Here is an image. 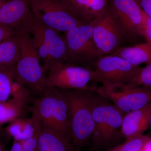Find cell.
<instances>
[{
    "mask_svg": "<svg viewBox=\"0 0 151 151\" xmlns=\"http://www.w3.org/2000/svg\"><path fill=\"white\" fill-rule=\"evenodd\" d=\"M94 132L89 151H103L113 147L122 137L124 114L108 99L92 90L91 96Z\"/></svg>",
    "mask_w": 151,
    "mask_h": 151,
    "instance_id": "obj_1",
    "label": "cell"
},
{
    "mask_svg": "<svg viewBox=\"0 0 151 151\" xmlns=\"http://www.w3.org/2000/svg\"><path fill=\"white\" fill-rule=\"evenodd\" d=\"M20 47V58L14 70V79L27 88L31 94L40 96L49 86L41 65L40 58L32 37L22 24L15 29Z\"/></svg>",
    "mask_w": 151,
    "mask_h": 151,
    "instance_id": "obj_2",
    "label": "cell"
},
{
    "mask_svg": "<svg viewBox=\"0 0 151 151\" xmlns=\"http://www.w3.org/2000/svg\"><path fill=\"white\" fill-rule=\"evenodd\" d=\"M68 105L71 141L76 151L89 145L94 132L90 89H65Z\"/></svg>",
    "mask_w": 151,
    "mask_h": 151,
    "instance_id": "obj_3",
    "label": "cell"
},
{
    "mask_svg": "<svg viewBox=\"0 0 151 151\" xmlns=\"http://www.w3.org/2000/svg\"><path fill=\"white\" fill-rule=\"evenodd\" d=\"M34 102L32 111L39 118L42 127L71 141L68 100L65 89L50 86Z\"/></svg>",
    "mask_w": 151,
    "mask_h": 151,
    "instance_id": "obj_4",
    "label": "cell"
},
{
    "mask_svg": "<svg viewBox=\"0 0 151 151\" xmlns=\"http://www.w3.org/2000/svg\"><path fill=\"white\" fill-rule=\"evenodd\" d=\"M22 24L32 37L46 71L52 64L66 62V43L64 36L61 32L43 24L32 11Z\"/></svg>",
    "mask_w": 151,
    "mask_h": 151,
    "instance_id": "obj_5",
    "label": "cell"
},
{
    "mask_svg": "<svg viewBox=\"0 0 151 151\" xmlns=\"http://www.w3.org/2000/svg\"><path fill=\"white\" fill-rule=\"evenodd\" d=\"M67 49V63L94 70L103 56L93 38V22H82L70 29L64 35Z\"/></svg>",
    "mask_w": 151,
    "mask_h": 151,
    "instance_id": "obj_6",
    "label": "cell"
},
{
    "mask_svg": "<svg viewBox=\"0 0 151 151\" xmlns=\"http://www.w3.org/2000/svg\"><path fill=\"white\" fill-rule=\"evenodd\" d=\"M142 68L132 65L126 60L114 55L102 56L92 70V83L103 86H123L132 81Z\"/></svg>",
    "mask_w": 151,
    "mask_h": 151,
    "instance_id": "obj_7",
    "label": "cell"
},
{
    "mask_svg": "<svg viewBox=\"0 0 151 151\" xmlns=\"http://www.w3.org/2000/svg\"><path fill=\"white\" fill-rule=\"evenodd\" d=\"M31 11L40 22L65 33L84 22L71 12L65 0H29Z\"/></svg>",
    "mask_w": 151,
    "mask_h": 151,
    "instance_id": "obj_8",
    "label": "cell"
},
{
    "mask_svg": "<svg viewBox=\"0 0 151 151\" xmlns=\"http://www.w3.org/2000/svg\"><path fill=\"white\" fill-rule=\"evenodd\" d=\"M93 22V39L103 56L111 55L126 40L122 25L109 8Z\"/></svg>",
    "mask_w": 151,
    "mask_h": 151,
    "instance_id": "obj_9",
    "label": "cell"
},
{
    "mask_svg": "<svg viewBox=\"0 0 151 151\" xmlns=\"http://www.w3.org/2000/svg\"><path fill=\"white\" fill-rule=\"evenodd\" d=\"M47 84L60 89L77 90L94 89L92 82V70L67 63H55L48 68Z\"/></svg>",
    "mask_w": 151,
    "mask_h": 151,
    "instance_id": "obj_10",
    "label": "cell"
},
{
    "mask_svg": "<svg viewBox=\"0 0 151 151\" xmlns=\"http://www.w3.org/2000/svg\"><path fill=\"white\" fill-rule=\"evenodd\" d=\"M96 90L113 103L124 115L151 103V86L125 88L123 86L102 85L97 87Z\"/></svg>",
    "mask_w": 151,
    "mask_h": 151,
    "instance_id": "obj_11",
    "label": "cell"
},
{
    "mask_svg": "<svg viewBox=\"0 0 151 151\" xmlns=\"http://www.w3.org/2000/svg\"><path fill=\"white\" fill-rule=\"evenodd\" d=\"M108 7L122 25L125 41H135L142 37L143 12L136 0H110Z\"/></svg>",
    "mask_w": 151,
    "mask_h": 151,
    "instance_id": "obj_12",
    "label": "cell"
},
{
    "mask_svg": "<svg viewBox=\"0 0 151 151\" xmlns=\"http://www.w3.org/2000/svg\"><path fill=\"white\" fill-rule=\"evenodd\" d=\"M151 114V103L124 115L122 120V132L126 140L142 135L149 127Z\"/></svg>",
    "mask_w": 151,
    "mask_h": 151,
    "instance_id": "obj_13",
    "label": "cell"
},
{
    "mask_svg": "<svg viewBox=\"0 0 151 151\" xmlns=\"http://www.w3.org/2000/svg\"><path fill=\"white\" fill-rule=\"evenodd\" d=\"M31 12L29 0H8L0 7V26L15 29Z\"/></svg>",
    "mask_w": 151,
    "mask_h": 151,
    "instance_id": "obj_14",
    "label": "cell"
},
{
    "mask_svg": "<svg viewBox=\"0 0 151 151\" xmlns=\"http://www.w3.org/2000/svg\"><path fill=\"white\" fill-rule=\"evenodd\" d=\"M12 100L0 102V124L13 122L19 116L31 93L25 86L18 83L12 87Z\"/></svg>",
    "mask_w": 151,
    "mask_h": 151,
    "instance_id": "obj_15",
    "label": "cell"
},
{
    "mask_svg": "<svg viewBox=\"0 0 151 151\" xmlns=\"http://www.w3.org/2000/svg\"><path fill=\"white\" fill-rule=\"evenodd\" d=\"M73 15L84 22L92 21L108 9L110 0H65Z\"/></svg>",
    "mask_w": 151,
    "mask_h": 151,
    "instance_id": "obj_16",
    "label": "cell"
},
{
    "mask_svg": "<svg viewBox=\"0 0 151 151\" xmlns=\"http://www.w3.org/2000/svg\"><path fill=\"white\" fill-rule=\"evenodd\" d=\"M38 151H76L69 139L42 127L38 139Z\"/></svg>",
    "mask_w": 151,
    "mask_h": 151,
    "instance_id": "obj_17",
    "label": "cell"
},
{
    "mask_svg": "<svg viewBox=\"0 0 151 151\" xmlns=\"http://www.w3.org/2000/svg\"><path fill=\"white\" fill-rule=\"evenodd\" d=\"M112 55L122 58L133 65L139 66L142 63L147 65L151 62V45L145 42L133 46L121 47Z\"/></svg>",
    "mask_w": 151,
    "mask_h": 151,
    "instance_id": "obj_18",
    "label": "cell"
},
{
    "mask_svg": "<svg viewBox=\"0 0 151 151\" xmlns=\"http://www.w3.org/2000/svg\"><path fill=\"white\" fill-rule=\"evenodd\" d=\"M20 47L16 35L0 43V69L15 67L20 58Z\"/></svg>",
    "mask_w": 151,
    "mask_h": 151,
    "instance_id": "obj_19",
    "label": "cell"
},
{
    "mask_svg": "<svg viewBox=\"0 0 151 151\" xmlns=\"http://www.w3.org/2000/svg\"><path fill=\"white\" fill-rule=\"evenodd\" d=\"M41 125L39 120L32 115L30 119L26 121L15 119L8 127L7 131L15 141L20 142L32 137L37 127Z\"/></svg>",
    "mask_w": 151,
    "mask_h": 151,
    "instance_id": "obj_20",
    "label": "cell"
},
{
    "mask_svg": "<svg viewBox=\"0 0 151 151\" xmlns=\"http://www.w3.org/2000/svg\"><path fill=\"white\" fill-rule=\"evenodd\" d=\"M14 68L0 69V102L7 101L12 94Z\"/></svg>",
    "mask_w": 151,
    "mask_h": 151,
    "instance_id": "obj_21",
    "label": "cell"
},
{
    "mask_svg": "<svg viewBox=\"0 0 151 151\" xmlns=\"http://www.w3.org/2000/svg\"><path fill=\"white\" fill-rule=\"evenodd\" d=\"M151 137L141 135L103 151H142Z\"/></svg>",
    "mask_w": 151,
    "mask_h": 151,
    "instance_id": "obj_22",
    "label": "cell"
},
{
    "mask_svg": "<svg viewBox=\"0 0 151 151\" xmlns=\"http://www.w3.org/2000/svg\"><path fill=\"white\" fill-rule=\"evenodd\" d=\"M141 86H151V62L145 67L142 68L135 78L123 87L131 88Z\"/></svg>",
    "mask_w": 151,
    "mask_h": 151,
    "instance_id": "obj_23",
    "label": "cell"
},
{
    "mask_svg": "<svg viewBox=\"0 0 151 151\" xmlns=\"http://www.w3.org/2000/svg\"><path fill=\"white\" fill-rule=\"evenodd\" d=\"M42 126L38 127L34 134L31 137L20 141L23 151H38V139Z\"/></svg>",
    "mask_w": 151,
    "mask_h": 151,
    "instance_id": "obj_24",
    "label": "cell"
},
{
    "mask_svg": "<svg viewBox=\"0 0 151 151\" xmlns=\"http://www.w3.org/2000/svg\"><path fill=\"white\" fill-rule=\"evenodd\" d=\"M141 35L142 37L145 39L146 42L151 45V18L145 14L144 12Z\"/></svg>",
    "mask_w": 151,
    "mask_h": 151,
    "instance_id": "obj_25",
    "label": "cell"
},
{
    "mask_svg": "<svg viewBox=\"0 0 151 151\" xmlns=\"http://www.w3.org/2000/svg\"><path fill=\"white\" fill-rule=\"evenodd\" d=\"M15 35V30L13 29L0 26V43Z\"/></svg>",
    "mask_w": 151,
    "mask_h": 151,
    "instance_id": "obj_26",
    "label": "cell"
},
{
    "mask_svg": "<svg viewBox=\"0 0 151 151\" xmlns=\"http://www.w3.org/2000/svg\"><path fill=\"white\" fill-rule=\"evenodd\" d=\"M142 10L151 18V0H136Z\"/></svg>",
    "mask_w": 151,
    "mask_h": 151,
    "instance_id": "obj_27",
    "label": "cell"
},
{
    "mask_svg": "<svg viewBox=\"0 0 151 151\" xmlns=\"http://www.w3.org/2000/svg\"><path fill=\"white\" fill-rule=\"evenodd\" d=\"M10 151H23L20 142L15 141Z\"/></svg>",
    "mask_w": 151,
    "mask_h": 151,
    "instance_id": "obj_28",
    "label": "cell"
},
{
    "mask_svg": "<svg viewBox=\"0 0 151 151\" xmlns=\"http://www.w3.org/2000/svg\"><path fill=\"white\" fill-rule=\"evenodd\" d=\"M142 151H151V137L144 146Z\"/></svg>",
    "mask_w": 151,
    "mask_h": 151,
    "instance_id": "obj_29",
    "label": "cell"
},
{
    "mask_svg": "<svg viewBox=\"0 0 151 151\" xmlns=\"http://www.w3.org/2000/svg\"><path fill=\"white\" fill-rule=\"evenodd\" d=\"M0 151H6L2 144L0 142Z\"/></svg>",
    "mask_w": 151,
    "mask_h": 151,
    "instance_id": "obj_30",
    "label": "cell"
},
{
    "mask_svg": "<svg viewBox=\"0 0 151 151\" xmlns=\"http://www.w3.org/2000/svg\"><path fill=\"white\" fill-rule=\"evenodd\" d=\"M6 1V0H0V7H1Z\"/></svg>",
    "mask_w": 151,
    "mask_h": 151,
    "instance_id": "obj_31",
    "label": "cell"
},
{
    "mask_svg": "<svg viewBox=\"0 0 151 151\" xmlns=\"http://www.w3.org/2000/svg\"><path fill=\"white\" fill-rule=\"evenodd\" d=\"M149 127H150L151 130V114L150 117V125H149Z\"/></svg>",
    "mask_w": 151,
    "mask_h": 151,
    "instance_id": "obj_32",
    "label": "cell"
},
{
    "mask_svg": "<svg viewBox=\"0 0 151 151\" xmlns=\"http://www.w3.org/2000/svg\"><path fill=\"white\" fill-rule=\"evenodd\" d=\"M6 1H8V0H6Z\"/></svg>",
    "mask_w": 151,
    "mask_h": 151,
    "instance_id": "obj_33",
    "label": "cell"
},
{
    "mask_svg": "<svg viewBox=\"0 0 151 151\" xmlns=\"http://www.w3.org/2000/svg\"><path fill=\"white\" fill-rule=\"evenodd\" d=\"M0 125H1V124H0ZM0 129H1V127H0Z\"/></svg>",
    "mask_w": 151,
    "mask_h": 151,
    "instance_id": "obj_34",
    "label": "cell"
}]
</instances>
